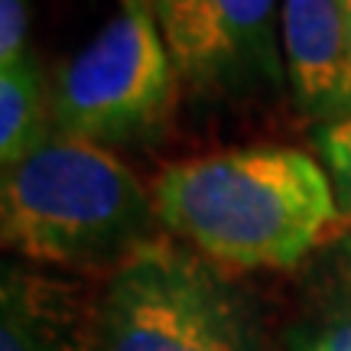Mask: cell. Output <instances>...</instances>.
Wrapping results in <instances>:
<instances>
[{"mask_svg": "<svg viewBox=\"0 0 351 351\" xmlns=\"http://www.w3.org/2000/svg\"><path fill=\"white\" fill-rule=\"evenodd\" d=\"M29 52V3L0 0V69L23 62Z\"/></svg>", "mask_w": 351, "mask_h": 351, "instance_id": "cell-11", "label": "cell"}, {"mask_svg": "<svg viewBox=\"0 0 351 351\" xmlns=\"http://www.w3.org/2000/svg\"><path fill=\"white\" fill-rule=\"evenodd\" d=\"M7 251L62 270H117L160 225L153 195L111 150L56 134L3 169Z\"/></svg>", "mask_w": 351, "mask_h": 351, "instance_id": "cell-2", "label": "cell"}, {"mask_svg": "<svg viewBox=\"0 0 351 351\" xmlns=\"http://www.w3.org/2000/svg\"><path fill=\"white\" fill-rule=\"evenodd\" d=\"M280 43L302 111L319 124L351 114V29L341 0H283Z\"/></svg>", "mask_w": 351, "mask_h": 351, "instance_id": "cell-6", "label": "cell"}, {"mask_svg": "<svg viewBox=\"0 0 351 351\" xmlns=\"http://www.w3.org/2000/svg\"><path fill=\"white\" fill-rule=\"evenodd\" d=\"M341 10H345V20H348V29H351V0H341Z\"/></svg>", "mask_w": 351, "mask_h": 351, "instance_id": "cell-12", "label": "cell"}, {"mask_svg": "<svg viewBox=\"0 0 351 351\" xmlns=\"http://www.w3.org/2000/svg\"><path fill=\"white\" fill-rule=\"evenodd\" d=\"M160 225L231 270H289L341 225L326 166L293 147L192 156L150 189Z\"/></svg>", "mask_w": 351, "mask_h": 351, "instance_id": "cell-1", "label": "cell"}, {"mask_svg": "<svg viewBox=\"0 0 351 351\" xmlns=\"http://www.w3.org/2000/svg\"><path fill=\"white\" fill-rule=\"evenodd\" d=\"M56 137L52 91L39 72L36 56L0 69V166L23 163L29 153Z\"/></svg>", "mask_w": 351, "mask_h": 351, "instance_id": "cell-8", "label": "cell"}, {"mask_svg": "<svg viewBox=\"0 0 351 351\" xmlns=\"http://www.w3.org/2000/svg\"><path fill=\"white\" fill-rule=\"evenodd\" d=\"M179 72L150 0H121L52 85L56 134L95 147L153 137L169 117Z\"/></svg>", "mask_w": 351, "mask_h": 351, "instance_id": "cell-3", "label": "cell"}, {"mask_svg": "<svg viewBox=\"0 0 351 351\" xmlns=\"http://www.w3.org/2000/svg\"><path fill=\"white\" fill-rule=\"evenodd\" d=\"M104 351H251L234 300L195 254L150 241L101 296Z\"/></svg>", "mask_w": 351, "mask_h": 351, "instance_id": "cell-4", "label": "cell"}, {"mask_svg": "<svg viewBox=\"0 0 351 351\" xmlns=\"http://www.w3.org/2000/svg\"><path fill=\"white\" fill-rule=\"evenodd\" d=\"M179 78L202 91L283 85V0H150Z\"/></svg>", "mask_w": 351, "mask_h": 351, "instance_id": "cell-5", "label": "cell"}, {"mask_svg": "<svg viewBox=\"0 0 351 351\" xmlns=\"http://www.w3.org/2000/svg\"><path fill=\"white\" fill-rule=\"evenodd\" d=\"M0 302V351H104L101 300L69 283L3 267Z\"/></svg>", "mask_w": 351, "mask_h": 351, "instance_id": "cell-7", "label": "cell"}, {"mask_svg": "<svg viewBox=\"0 0 351 351\" xmlns=\"http://www.w3.org/2000/svg\"><path fill=\"white\" fill-rule=\"evenodd\" d=\"M289 351H351V300L335 302L289 335Z\"/></svg>", "mask_w": 351, "mask_h": 351, "instance_id": "cell-10", "label": "cell"}, {"mask_svg": "<svg viewBox=\"0 0 351 351\" xmlns=\"http://www.w3.org/2000/svg\"><path fill=\"white\" fill-rule=\"evenodd\" d=\"M315 147H319L322 166L332 179V189L339 195L341 215L351 218V114L335 117L328 124H319Z\"/></svg>", "mask_w": 351, "mask_h": 351, "instance_id": "cell-9", "label": "cell"}]
</instances>
